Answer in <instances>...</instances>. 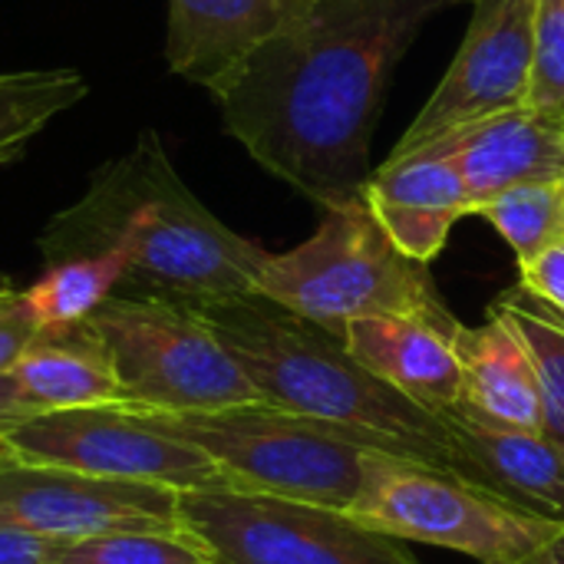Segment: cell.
Wrapping results in <instances>:
<instances>
[{"mask_svg": "<svg viewBox=\"0 0 564 564\" xmlns=\"http://www.w3.org/2000/svg\"><path fill=\"white\" fill-rule=\"evenodd\" d=\"M529 106L564 116V0L535 3V59Z\"/></svg>", "mask_w": 564, "mask_h": 564, "instance_id": "24", "label": "cell"}, {"mask_svg": "<svg viewBox=\"0 0 564 564\" xmlns=\"http://www.w3.org/2000/svg\"><path fill=\"white\" fill-rule=\"evenodd\" d=\"M212 564H215V562H212Z\"/></svg>", "mask_w": 564, "mask_h": 564, "instance_id": "31", "label": "cell"}, {"mask_svg": "<svg viewBox=\"0 0 564 564\" xmlns=\"http://www.w3.org/2000/svg\"><path fill=\"white\" fill-rule=\"evenodd\" d=\"M26 416H30V413H26L23 403L17 400V393H13L7 373H0V436H7V433H10L13 426H20Z\"/></svg>", "mask_w": 564, "mask_h": 564, "instance_id": "28", "label": "cell"}, {"mask_svg": "<svg viewBox=\"0 0 564 564\" xmlns=\"http://www.w3.org/2000/svg\"><path fill=\"white\" fill-rule=\"evenodd\" d=\"M89 93L76 69H13L0 73V165L23 155L56 116Z\"/></svg>", "mask_w": 564, "mask_h": 564, "instance_id": "21", "label": "cell"}, {"mask_svg": "<svg viewBox=\"0 0 564 564\" xmlns=\"http://www.w3.org/2000/svg\"><path fill=\"white\" fill-rule=\"evenodd\" d=\"M297 0H169L165 59L175 76L212 89L281 30Z\"/></svg>", "mask_w": 564, "mask_h": 564, "instance_id": "17", "label": "cell"}, {"mask_svg": "<svg viewBox=\"0 0 564 564\" xmlns=\"http://www.w3.org/2000/svg\"><path fill=\"white\" fill-rule=\"evenodd\" d=\"M459 321L420 314L360 317L344 327L347 350L403 397L446 413L459 406L463 367L456 354Z\"/></svg>", "mask_w": 564, "mask_h": 564, "instance_id": "13", "label": "cell"}, {"mask_svg": "<svg viewBox=\"0 0 564 564\" xmlns=\"http://www.w3.org/2000/svg\"><path fill=\"white\" fill-rule=\"evenodd\" d=\"M7 380L30 416L86 406L129 410L116 360L89 321L36 330L7 370Z\"/></svg>", "mask_w": 564, "mask_h": 564, "instance_id": "15", "label": "cell"}, {"mask_svg": "<svg viewBox=\"0 0 564 564\" xmlns=\"http://www.w3.org/2000/svg\"><path fill=\"white\" fill-rule=\"evenodd\" d=\"M364 198L390 241L420 264H430L446 248L459 218L476 215L456 162L440 152L387 159L370 172Z\"/></svg>", "mask_w": 564, "mask_h": 564, "instance_id": "14", "label": "cell"}, {"mask_svg": "<svg viewBox=\"0 0 564 564\" xmlns=\"http://www.w3.org/2000/svg\"><path fill=\"white\" fill-rule=\"evenodd\" d=\"M178 519L215 564H420L340 509L238 486L178 492Z\"/></svg>", "mask_w": 564, "mask_h": 564, "instance_id": "8", "label": "cell"}, {"mask_svg": "<svg viewBox=\"0 0 564 564\" xmlns=\"http://www.w3.org/2000/svg\"><path fill=\"white\" fill-rule=\"evenodd\" d=\"M17 463L53 466L99 479L198 492L231 486L225 473L155 416L126 406L36 413L0 436Z\"/></svg>", "mask_w": 564, "mask_h": 564, "instance_id": "9", "label": "cell"}, {"mask_svg": "<svg viewBox=\"0 0 564 564\" xmlns=\"http://www.w3.org/2000/svg\"><path fill=\"white\" fill-rule=\"evenodd\" d=\"M476 215H482L509 241L519 264H529L552 245L564 241V182L499 192L486 198Z\"/></svg>", "mask_w": 564, "mask_h": 564, "instance_id": "22", "label": "cell"}, {"mask_svg": "<svg viewBox=\"0 0 564 564\" xmlns=\"http://www.w3.org/2000/svg\"><path fill=\"white\" fill-rule=\"evenodd\" d=\"M463 0H297L208 93L225 129L324 212L364 198L387 86L420 30Z\"/></svg>", "mask_w": 564, "mask_h": 564, "instance_id": "1", "label": "cell"}, {"mask_svg": "<svg viewBox=\"0 0 564 564\" xmlns=\"http://www.w3.org/2000/svg\"><path fill=\"white\" fill-rule=\"evenodd\" d=\"M7 463H13V453L7 449V443L0 440V466H7Z\"/></svg>", "mask_w": 564, "mask_h": 564, "instance_id": "30", "label": "cell"}, {"mask_svg": "<svg viewBox=\"0 0 564 564\" xmlns=\"http://www.w3.org/2000/svg\"><path fill=\"white\" fill-rule=\"evenodd\" d=\"M122 281L126 261L116 251L66 258L46 264V271L30 288H23V301L40 330L66 327L99 311L122 288Z\"/></svg>", "mask_w": 564, "mask_h": 564, "instance_id": "19", "label": "cell"}, {"mask_svg": "<svg viewBox=\"0 0 564 564\" xmlns=\"http://www.w3.org/2000/svg\"><path fill=\"white\" fill-rule=\"evenodd\" d=\"M489 314L502 317L529 350L542 397V436L564 453V317L522 284L506 291Z\"/></svg>", "mask_w": 564, "mask_h": 564, "instance_id": "20", "label": "cell"}, {"mask_svg": "<svg viewBox=\"0 0 564 564\" xmlns=\"http://www.w3.org/2000/svg\"><path fill=\"white\" fill-rule=\"evenodd\" d=\"M443 416L469 486L564 525V453L549 436L486 426L459 410H446Z\"/></svg>", "mask_w": 564, "mask_h": 564, "instance_id": "16", "label": "cell"}, {"mask_svg": "<svg viewBox=\"0 0 564 564\" xmlns=\"http://www.w3.org/2000/svg\"><path fill=\"white\" fill-rule=\"evenodd\" d=\"M456 354L463 367L459 413L499 430L542 433V397L529 350L516 330L489 314L482 327H459Z\"/></svg>", "mask_w": 564, "mask_h": 564, "instance_id": "18", "label": "cell"}, {"mask_svg": "<svg viewBox=\"0 0 564 564\" xmlns=\"http://www.w3.org/2000/svg\"><path fill=\"white\" fill-rule=\"evenodd\" d=\"M522 564H564V529L542 549V552H535L529 562Z\"/></svg>", "mask_w": 564, "mask_h": 564, "instance_id": "29", "label": "cell"}, {"mask_svg": "<svg viewBox=\"0 0 564 564\" xmlns=\"http://www.w3.org/2000/svg\"><path fill=\"white\" fill-rule=\"evenodd\" d=\"M539 0H473V20L446 76L387 159L420 152L466 126L529 106Z\"/></svg>", "mask_w": 564, "mask_h": 564, "instance_id": "10", "label": "cell"}, {"mask_svg": "<svg viewBox=\"0 0 564 564\" xmlns=\"http://www.w3.org/2000/svg\"><path fill=\"white\" fill-rule=\"evenodd\" d=\"M155 420L198 446L238 489L340 512H347L364 489V459L370 449L357 446L330 423L271 403Z\"/></svg>", "mask_w": 564, "mask_h": 564, "instance_id": "6", "label": "cell"}, {"mask_svg": "<svg viewBox=\"0 0 564 564\" xmlns=\"http://www.w3.org/2000/svg\"><path fill=\"white\" fill-rule=\"evenodd\" d=\"M258 294L334 334H344L360 317L449 314L426 264L406 258L390 241L367 198L324 212L307 241L271 254L261 268Z\"/></svg>", "mask_w": 564, "mask_h": 564, "instance_id": "4", "label": "cell"}, {"mask_svg": "<svg viewBox=\"0 0 564 564\" xmlns=\"http://www.w3.org/2000/svg\"><path fill=\"white\" fill-rule=\"evenodd\" d=\"M86 321L116 360L129 410L185 416L264 403L238 360L188 304L116 291Z\"/></svg>", "mask_w": 564, "mask_h": 564, "instance_id": "5", "label": "cell"}, {"mask_svg": "<svg viewBox=\"0 0 564 564\" xmlns=\"http://www.w3.org/2000/svg\"><path fill=\"white\" fill-rule=\"evenodd\" d=\"M0 519L46 542L185 529L175 489L99 479L17 459L0 466Z\"/></svg>", "mask_w": 564, "mask_h": 564, "instance_id": "11", "label": "cell"}, {"mask_svg": "<svg viewBox=\"0 0 564 564\" xmlns=\"http://www.w3.org/2000/svg\"><path fill=\"white\" fill-rule=\"evenodd\" d=\"M519 271H522V288L564 317V241L542 251L535 261L519 264Z\"/></svg>", "mask_w": 564, "mask_h": 564, "instance_id": "26", "label": "cell"}, {"mask_svg": "<svg viewBox=\"0 0 564 564\" xmlns=\"http://www.w3.org/2000/svg\"><path fill=\"white\" fill-rule=\"evenodd\" d=\"M50 545L53 542L0 519V564H46Z\"/></svg>", "mask_w": 564, "mask_h": 564, "instance_id": "27", "label": "cell"}, {"mask_svg": "<svg viewBox=\"0 0 564 564\" xmlns=\"http://www.w3.org/2000/svg\"><path fill=\"white\" fill-rule=\"evenodd\" d=\"M46 564H212V552L188 532H116L83 542H53Z\"/></svg>", "mask_w": 564, "mask_h": 564, "instance_id": "23", "label": "cell"}, {"mask_svg": "<svg viewBox=\"0 0 564 564\" xmlns=\"http://www.w3.org/2000/svg\"><path fill=\"white\" fill-rule=\"evenodd\" d=\"M420 152L449 155L479 208L486 198L519 185L564 182V116L522 106L466 126Z\"/></svg>", "mask_w": 564, "mask_h": 564, "instance_id": "12", "label": "cell"}, {"mask_svg": "<svg viewBox=\"0 0 564 564\" xmlns=\"http://www.w3.org/2000/svg\"><path fill=\"white\" fill-rule=\"evenodd\" d=\"M347 516L397 542L463 552L479 564L529 562L564 529L479 486L387 453H367L364 489Z\"/></svg>", "mask_w": 564, "mask_h": 564, "instance_id": "7", "label": "cell"}, {"mask_svg": "<svg viewBox=\"0 0 564 564\" xmlns=\"http://www.w3.org/2000/svg\"><path fill=\"white\" fill-rule=\"evenodd\" d=\"M36 330L40 327L26 311L23 291H17L10 281H0V373L13 367V360L26 350Z\"/></svg>", "mask_w": 564, "mask_h": 564, "instance_id": "25", "label": "cell"}, {"mask_svg": "<svg viewBox=\"0 0 564 564\" xmlns=\"http://www.w3.org/2000/svg\"><path fill=\"white\" fill-rule=\"evenodd\" d=\"M195 311L264 403L330 423L370 453L410 459L466 482L446 416L370 373L347 350L344 334L261 294L198 304Z\"/></svg>", "mask_w": 564, "mask_h": 564, "instance_id": "3", "label": "cell"}, {"mask_svg": "<svg viewBox=\"0 0 564 564\" xmlns=\"http://www.w3.org/2000/svg\"><path fill=\"white\" fill-rule=\"evenodd\" d=\"M40 251L46 264L116 251L126 261V294L188 307L258 294L271 258L195 198L152 129L102 162L86 192L46 221Z\"/></svg>", "mask_w": 564, "mask_h": 564, "instance_id": "2", "label": "cell"}]
</instances>
